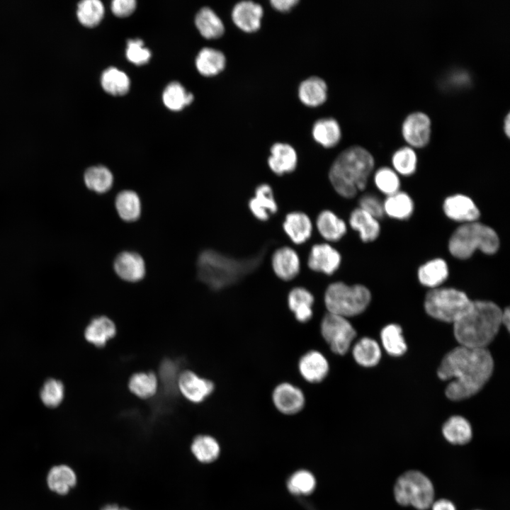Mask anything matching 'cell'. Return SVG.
Here are the masks:
<instances>
[{
	"label": "cell",
	"mask_w": 510,
	"mask_h": 510,
	"mask_svg": "<svg viewBox=\"0 0 510 510\" xmlns=\"http://www.w3.org/2000/svg\"><path fill=\"white\" fill-rule=\"evenodd\" d=\"M380 220L370 215L358 207L353 208L348 216V225L358 233L361 242L370 243L375 241L381 232Z\"/></svg>",
	"instance_id": "cb8c5ba5"
},
{
	"label": "cell",
	"mask_w": 510,
	"mask_h": 510,
	"mask_svg": "<svg viewBox=\"0 0 510 510\" xmlns=\"http://www.w3.org/2000/svg\"><path fill=\"white\" fill-rule=\"evenodd\" d=\"M115 207L119 217L124 221H136L141 215L142 204L137 193L123 190L115 196Z\"/></svg>",
	"instance_id": "e575fe53"
},
{
	"label": "cell",
	"mask_w": 510,
	"mask_h": 510,
	"mask_svg": "<svg viewBox=\"0 0 510 510\" xmlns=\"http://www.w3.org/2000/svg\"><path fill=\"white\" fill-rule=\"evenodd\" d=\"M327 84L318 76L306 79L298 88L299 98L308 106H317L323 103L327 96Z\"/></svg>",
	"instance_id": "d6a6232c"
},
{
	"label": "cell",
	"mask_w": 510,
	"mask_h": 510,
	"mask_svg": "<svg viewBox=\"0 0 510 510\" xmlns=\"http://www.w3.org/2000/svg\"><path fill=\"white\" fill-rule=\"evenodd\" d=\"M445 216L460 225L478 221L480 210L470 196L463 193H454L445 198L442 204Z\"/></svg>",
	"instance_id": "4fadbf2b"
},
{
	"label": "cell",
	"mask_w": 510,
	"mask_h": 510,
	"mask_svg": "<svg viewBox=\"0 0 510 510\" xmlns=\"http://www.w3.org/2000/svg\"><path fill=\"white\" fill-rule=\"evenodd\" d=\"M430 509L431 510H457L454 503L445 498L434 501Z\"/></svg>",
	"instance_id": "816d5d0a"
},
{
	"label": "cell",
	"mask_w": 510,
	"mask_h": 510,
	"mask_svg": "<svg viewBox=\"0 0 510 510\" xmlns=\"http://www.w3.org/2000/svg\"><path fill=\"white\" fill-rule=\"evenodd\" d=\"M264 10L252 1H242L233 8L232 18L235 25L245 32H254L261 26Z\"/></svg>",
	"instance_id": "d4e9b609"
},
{
	"label": "cell",
	"mask_w": 510,
	"mask_h": 510,
	"mask_svg": "<svg viewBox=\"0 0 510 510\" xmlns=\"http://www.w3.org/2000/svg\"><path fill=\"white\" fill-rule=\"evenodd\" d=\"M401 132L407 145L413 148H422L430 141L431 120L426 113L415 110L404 118Z\"/></svg>",
	"instance_id": "7c38bea8"
},
{
	"label": "cell",
	"mask_w": 510,
	"mask_h": 510,
	"mask_svg": "<svg viewBox=\"0 0 510 510\" xmlns=\"http://www.w3.org/2000/svg\"><path fill=\"white\" fill-rule=\"evenodd\" d=\"M287 306L295 320L302 324L310 322L314 315V295L307 288L295 286L287 295Z\"/></svg>",
	"instance_id": "ffe728a7"
},
{
	"label": "cell",
	"mask_w": 510,
	"mask_h": 510,
	"mask_svg": "<svg viewBox=\"0 0 510 510\" xmlns=\"http://www.w3.org/2000/svg\"><path fill=\"white\" fill-rule=\"evenodd\" d=\"M371 300L370 290L363 284L335 281L327 285L323 296L327 312L346 318L363 312Z\"/></svg>",
	"instance_id": "52a82bcc"
},
{
	"label": "cell",
	"mask_w": 510,
	"mask_h": 510,
	"mask_svg": "<svg viewBox=\"0 0 510 510\" xmlns=\"http://www.w3.org/2000/svg\"><path fill=\"white\" fill-rule=\"evenodd\" d=\"M374 168L373 154L362 146L353 145L341 151L335 158L328 177L338 195L352 199L366 188Z\"/></svg>",
	"instance_id": "7a4b0ae2"
},
{
	"label": "cell",
	"mask_w": 510,
	"mask_h": 510,
	"mask_svg": "<svg viewBox=\"0 0 510 510\" xmlns=\"http://www.w3.org/2000/svg\"><path fill=\"white\" fill-rule=\"evenodd\" d=\"M117 329L112 319L106 316L93 318L85 329L84 336L94 346L102 348L116 334Z\"/></svg>",
	"instance_id": "f546056e"
},
{
	"label": "cell",
	"mask_w": 510,
	"mask_h": 510,
	"mask_svg": "<svg viewBox=\"0 0 510 510\" xmlns=\"http://www.w3.org/2000/svg\"><path fill=\"white\" fill-rule=\"evenodd\" d=\"M298 0H271V4L278 11H288L298 4Z\"/></svg>",
	"instance_id": "f5cc1de1"
},
{
	"label": "cell",
	"mask_w": 510,
	"mask_h": 510,
	"mask_svg": "<svg viewBox=\"0 0 510 510\" xmlns=\"http://www.w3.org/2000/svg\"><path fill=\"white\" fill-rule=\"evenodd\" d=\"M315 227L321 237L328 242L339 241L347 232L345 221L330 210H323L318 213Z\"/></svg>",
	"instance_id": "4316f807"
},
{
	"label": "cell",
	"mask_w": 510,
	"mask_h": 510,
	"mask_svg": "<svg viewBox=\"0 0 510 510\" xmlns=\"http://www.w3.org/2000/svg\"><path fill=\"white\" fill-rule=\"evenodd\" d=\"M221 446L218 440L208 434L193 436L189 444V451L193 458L201 465L215 463L221 454Z\"/></svg>",
	"instance_id": "d6986e66"
},
{
	"label": "cell",
	"mask_w": 510,
	"mask_h": 510,
	"mask_svg": "<svg viewBox=\"0 0 510 510\" xmlns=\"http://www.w3.org/2000/svg\"><path fill=\"white\" fill-rule=\"evenodd\" d=\"M502 310L494 302L473 301L470 310L454 324V335L460 346L485 348L502 324Z\"/></svg>",
	"instance_id": "277c9868"
},
{
	"label": "cell",
	"mask_w": 510,
	"mask_h": 510,
	"mask_svg": "<svg viewBox=\"0 0 510 510\" xmlns=\"http://www.w3.org/2000/svg\"><path fill=\"white\" fill-rule=\"evenodd\" d=\"M85 187L96 193L108 192L113 186L114 177L108 168L103 165L88 167L82 176Z\"/></svg>",
	"instance_id": "4dcf8cb0"
},
{
	"label": "cell",
	"mask_w": 510,
	"mask_h": 510,
	"mask_svg": "<svg viewBox=\"0 0 510 510\" xmlns=\"http://www.w3.org/2000/svg\"><path fill=\"white\" fill-rule=\"evenodd\" d=\"M225 62L226 59L222 52L210 47L202 49L196 60L198 71L207 76L220 73L225 68Z\"/></svg>",
	"instance_id": "74e56055"
},
{
	"label": "cell",
	"mask_w": 510,
	"mask_h": 510,
	"mask_svg": "<svg viewBox=\"0 0 510 510\" xmlns=\"http://www.w3.org/2000/svg\"><path fill=\"white\" fill-rule=\"evenodd\" d=\"M186 360L183 357H165L160 362L158 370V390L149 405V421L169 414L175 407L179 397L178 379L183 370Z\"/></svg>",
	"instance_id": "8992f818"
},
{
	"label": "cell",
	"mask_w": 510,
	"mask_h": 510,
	"mask_svg": "<svg viewBox=\"0 0 510 510\" xmlns=\"http://www.w3.org/2000/svg\"><path fill=\"white\" fill-rule=\"evenodd\" d=\"M162 99L169 109L176 111L189 105L193 100V96L186 92L181 84L174 81L165 88Z\"/></svg>",
	"instance_id": "ee69618b"
},
{
	"label": "cell",
	"mask_w": 510,
	"mask_h": 510,
	"mask_svg": "<svg viewBox=\"0 0 510 510\" xmlns=\"http://www.w3.org/2000/svg\"><path fill=\"white\" fill-rule=\"evenodd\" d=\"M263 254L234 258L213 249L202 251L196 262L200 281L213 290L229 286L253 271L261 261Z\"/></svg>",
	"instance_id": "3957f363"
},
{
	"label": "cell",
	"mask_w": 510,
	"mask_h": 510,
	"mask_svg": "<svg viewBox=\"0 0 510 510\" xmlns=\"http://www.w3.org/2000/svg\"><path fill=\"white\" fill-rule=\"evenodd\" d=\"M104 6L98 0H84L79 3L76 15L81 24L94 27L102 20Z\"/></svg>",
	"instance_id": "bcb514c9"
},
{
	"label": "cell",
	"mask_w": 510,
	"mask_h": 510,
	"mask_svg": "<svg viewBox=\"0 0 510 510\" xmlns=\"http://www.w3.org/2000/svg\"><path fill=\"white\" fill-rule=\"evenodd\" d=\"M113 269L120 278L130 283L141 280L146 273L143 258L138 253L131 251H124L116 256Z\"/></svg>",
	"instance_id": "ac0fdd59"
},
{
	"label": "cell",
	"mask_w": 510,
	"mask_h": 510,
	"mask_svg": "<svg viewBox=\"0 0 510 510\" xmlns=\"http://www.w3.org/2000/svg\"><path fill=\"white\" fill-rule=\"evenodd\" d=\"M314 140L326 148L336 146L341 137L338 122L332 118H322L315 122L312 128Z\"/></svg>",
	"instance_id": "836d02e7"
},
{
	"label": "cell",
	"mask_w": 510,
	"mask_h": 510,
	"mask_svg": "<svg viewBox=\"0 0 510 510\" xmlns=\"http://www.w3.org/2000/svg\"><path fill=\"white\" fill-rule=\"evenodd\" d=\"M195 23L200 34L207 39L218 38L225 31L221 19L208 7H204L198 11Z\"/></svg>",
	"instance_id": "f35d334b"
},
{
	"label": "cell",
	"mask_w": 510,
	"mask_h": 510,
	"mask_svg": "<svg viewBox=\"0 0 510 510\" xmlns=\"http://www.w3.org/2000/svg\"><path fill=\"white\" fill-rule=\"evenodd\" d=\"M392 168L400 176H412L416 171L418 157L415 149L404 145L400 147L391 157Z\"/></svg>",
	"instance_id": "ab89813d"
},
{
	"label": "cell",
	"mask_w": 510,
	"mask_h": 510,
	"mask_svg": "<svg viewBox=\"0 0 510 510\" xmlns=\"http://www.w3.org/2000/svg\"><path fill=\"white\" fill-rule=\"evenodd\" d=\"M101 85L107 93L113 96H122L129 91L130 81L125 72L115 67H110L102 74Z\"/></svg>",
	"instance_id": "b9f144b4"
},
{
	"label": "cell",
	"mask_w": 510,
	"mask_h": 510,
	"mask_svg": "<svg viewBox=\"0 0 510 510\" xmlns=\"http://www.w3.org/2000/svg\"><path fill=\"white\" fill-rule=\"evenodd\" d=\"M128 388L141 399H152L157 392L158 378L151 371L135 373L130 378Z\"/></svg>",
	"instance_id": "8d00e7d4"
},
{
	"label": "cell",
	"mask_w": 510,
	"mask_h": 510,
	"mask_svg": "<svg viewBox=\"0 0 510 510\" xmlns=\"http://www.w3.org/2000/svg\"><path fill=\"white\" fill-rule=\"evenodd\" d=\"M99 510H132L128 506H123L114 502H109L102 505Z\"/></svg>",
	"instance_id": "db71d44e"
},
{
	"label": "cell",
	"mask_w": 510,
	"mask_h": 510,
	"mask_svg": "<svg viewBox=\"0 0 510 510\" xmlns=\"http://www.w3.org/2000/svg\"><path fill=\"white\" fill-rule=\"evenodd\" d=\"M396 502L402 506L427 510L435 501V489L431 480L422 472L409 470L396 480L393 487Z\"/></svg>",
	"instance_id": "ba28073f"
},
{
	"label": "cell",
	"mask_w": 510,
	"mask_h": 510,
	"mask_svg": "<svg viewBox=\"0 0 510 510\" xmlns=\"http://www.w3.org/2000/svg\"><path fill=\"white\" fill-rule=\"evenodd\" d=\"M271 264L276 276L283 281L295 279L300 271L299 255L288 246H282L274 250L271 257Z\"/></svg>",
	"instance_id": "e0dca14e"
},
{
	"label": "cell",
	"mask_w": 510,
	"mask_h": 510,
	"mask_svg": "<svg viewBox=\"0 0 510 510\" xmlns=\"http://www.w3.org/2000/svg\"><path fill=\"white\" fill-rule=\"evenodd\" d=\"M46 481L48 488L52 492L64 496L76 486L78 477L72 467L61 464L50 468Z\"/></svg>",
	"instance_id": "83f0119b"
},
{
	"label": "cell",
	"mask_w": 510,
	"mask_h": 510,
	"mask_svg": "<svg viewBox=\"0 0 510 510\" xmlns=\"http://www.w3.org/2000/svg\"><path fill=\"white\" fill-rule=\"evenodd\" d=\"M282 227L290 241L298 245L306 242L311 237L313 230L310 217L302 211L287 213Z\"/></svg>",
	"instance_id": "603a6c76"
},
{
	"label": "cell",
	"mask_w": 510,
	"mask_h": 510,
	"mask_svg": "<svg viewBox=\"0 0 510 510\" xmlns=\"http://www.w3.org/2000/svg\"><path fill=\"white\" fill-rule=\"evenodd\" d=\"M472 302L463 291L439 287L426 293L424 308L432 317L454 324L470 310Z\"/></svg>",
	"instance_id": "9c48e42d"
},
{
	"label": "cell",
	"mask_w": 510,
	"mask_h": 510,
	"mask_svg": "<svg viewBox=\"0 0 510 510\" xmlns=\"http://www.w3.org/2000/svg\"><path fill=\"white\" fill-rule=\"evenodd\" d=\"M301 378L310 384L322 382L330 373V363L320 351L310 349L302 354L297 364Z\"/></svg>",
	"instance_id": "5bb4252c"
},
{
	"label": "cell",
	"mask_w": 510,
	"mask_h": 510,
	"mask_svg": "<svg viewBox=\"0 0 510 510\" xmlns=\"http://www.w3.org/2000/svg\"><path fill=\"white\" fill-rule=\"evenodd\" d=\"M352 356L359 366L369 368L378 363L380 358V349L378 344L368 337L357 341L351 348Z\"/></svg>",
	"instance_id": "d590c367"
},
{
	"label": "cell",
	"mask_w": 510,
	"mask_h": 510,
	"mask_svg": "<svg viewBox=\"0 0 510 510\" xmlns=\"http://www.w3.org/2000/svg\"><path fill=\"white\" fill-rule=\"evenodd\" d=\"M504 324L506 329L509 330L510 327V310L509 307H506L504 311H502V324Z\"/></svg>",
	"instance_id": "11a10c76"
},
{
	"label": "cell",
	"mask_w": 510,
	"mask_h": 510,
	"mask_svg": "<svg viewBox=\"0 0 510 510\" xmlns=\"http://www.w3.org/2000/svg\"><path fill=\"white\" fill-rule=\"evenodd\" d=\"M271 398L275 409L288 416L300 413L306 404V396L303 390L288 381L278 383L271 392Z\"/></svg>",
	"instance_id": "8fae6325"
},
{
	"label": "cell",
	"mask_w": 510,
	"mask_h": 510,
	"mask_svg": "<svg viewBox=\"0 0 510 510\" xmlns=\"http://www.w3.org/2000/svg\"><path fill=\"white\" fill-rule=\"evenodd\" d=\"M126 57L132 63L136 65H142L148 62L151 57V52L144 47L142 40H129L127 43Z\"/></svg>",
	"instance_id": "c3c4849f"
},
{
	"label": "cell",
	"mask_w": 510,
	"mask_h": 510,
	"mask_svg": "<svg viewBox=\"0 0 510 510\" xmlns=\"http://www.w3.org/2000/svg\"><path fill=\"white\" fill-rule=\"evenodd\" d=\"M372 175L375 188L385 197L401 190L400 176L392 167L380 166Z\"/></svg>",
	"instance_id": "60d3db41"
},
{
	"label": "cell",
	"mask_w": 510,
	"mask_h": 510,
	"mask_svg": "<svg viewBox=\"0 0 510 510\" xmlns=\"http://www.w3.org/2000/svg\"><path fill=\"white\" fill-rule=\"evenodd\" d=\"M414 208V202L411 196L402 190L386 196L383 200L384 214L393 220H409L412 216Z\"/></svg>",
	"instance_id": "f1b7e54d"
},
{
	"label": "cell",
	"mask_w": 510,
	"mask_h": 510,
	"mask_svg": "<svg viewBox=\"0 0 510 510\" xmlns=\"http://www.w3.org/2000/svg\"><path fill=\"white\" fill-rule=\"evenodd\" d=\"M319 333L331 352L344 356L351 349L356 332L348 318L326 312L319 322Z\"/></svg>",
	"instance_id": "30bf717a"
},
{
	"label": "cell",
	"mask_w": 510,
	"mask_h": 510,
	"mask_svg": "<svg viewBox=\"0 0 510 510\" xmlns=\"http://www.w3.org/2000/svg\"><path fill=\"white\" fill-rule=\"evenodd\" d=\"M178 388L179 393L188 401L200 404L213 393L215 384L191 370H183L178 376Z\"/></svg>",
	"instance_id": "9a60e30c"
},
{
	"label": "cell",
	"mask_w": 510,
	"mask_h": 510,
	"mask_svg": "<svg viewBox=\"0 0 510 510\" xmlns=\"http://www.w3.org/2000/svg\"><path fill=\"white\" fill-rule=\"evenodd\" d=\"M503 128L504 133L507 137L510 135V114L507 113L506 115L504 118Z\"/></svg>",
	"instance_id": "9f6ffc18"
},
{
	"label": "cell",
	"mask_w": 510,
	"mask_h": 510,
	"mask_svg": "<svg viewBox=\"0 0 510 510\" xmlns=\"http://www.w3.org/2000/svg\"><path fill=\"white\" fill-rule=\"evenodd\" d=\"M248 208L256 220L268 221L271 215L276 214L278 211V204L271 186L266 183L257 185L254 196L248 201Z\"/></svg>",
	"instance_id": "44dd1931"
},
{
	"label": "cell",
	"mask_w": 510,
	"mask_h": 510,
	"mask_svg": "<svg viewBox=\"0 0 510 510\" xmlns=\"http://www.w3.org/2000/svg\"><path fill=\"white\" fill-rule=\"evenodd\" d=\"M317 485L314 475L307 470L294 472L286 482L289 492L296 497H304L313 492Z\"/></svg>",
	"instance_id": "7bdbcfd3"
},
{
	"label": "cell",
	"mask_w": 510,
	"mask_h": 510,
	"mask_svg": "<svg viewBox=\"0 0 510 510\" xmlns=\"http://www.w3.org/2000/svg\"><path fill=\"white\" fill-rule=\"evenodd\" d=\"M64 392V385L60 381L50 379L44 383L40 390V399L47 407H55L62 402Z\"/></svg>",
	"instance_id": "7dc6e473"
},
{
	"label": "cell",
	"mask_w": 510,
	"mask_h": 510,
	"mask_svg": "<svg viewBox=\"0 0 510 510\" xmlns=\"http://www.w3.org/2000/svg\"><path fill=\"white\" fill-rule=\"evenodd\" d=\"M494 362L487 348L460 346L443 358L437 373L440 379H453L446 389V397L461 400L478 392L492 375Z\"/></svg>",
	"instance_id": "6da1fadb"
},
{
	"label": "cell",
	"mask_w": 510,
	"mask_h": 510,
	"mask_svg": "<svg viewBox=\"0 0 510 510\" xmlns=\"http://www.w3.org/2000/svg\"><path fill=\"white\" fill-rule=\"evenodd\" d=\"M448 264L441 257L426 261L417 269V278L419 283L430 289L441 287L448 279Z\"/></svg>",
	"instance_id": "484cf974"
},
{
	"label": "cell",
	"mask_w": 510,
	"mask_h": 510,
	"mask_svg": "<svg viewBox=\"0 0 510 510\" xmlns=\"http://www.w3.org/2000/svg\"><path fill=\"white\" fill-rule=\"evenodd\" d=\"M112 12L118 17L130 16L136 8L135 0H115L111 3Z\"/></svg>",
	"instance_id": "f907efd6"
},
{
	"label": "cell",
	"mask_w": 510,
	"mask_h": 510,
	"mask_svg": "<svg viewBox=\"0 0 510 510\" xmlns=\"http://www.w3.org/2000/svg\"><path fill=\"white\" fill-rule=\"evenodd\" d=\"M475 510H480V509H475Z\"/></svg>",
	"instance_id": "6f0895ef"
},
{
	"label": "cell",
	"mask_w": 510,
	"mask_h": 510,
	"mask_svg": "<svg viewBox=\"0 0 510 510\" xmlns=\"http://www.w3.org/2000/svg\"><path fill=\"white\" fill-rule=\"evenodd\" d=\"M270 170L277 176L293 172L298 164L295 149L289 144L276 142L270 148V156L267 159Z\"/></svg>",
	"instance_id": "7402d4cb"
},
{
	"label": "cell",
	"mask_w": 510,
	"mask_h": 510,
	"mask_svg": "<svg viewBox=\"0 0 510 510\" xmlns=\"http://www.w3.org/2000/svg\"><path fill=\"white\" fill-rule=\"evenodd\" d=\"M340 252L327 242L313 244L308 254L307 265L312 271L333 275L340 267Z\"/></svg>",
	"instance_id": "2e32d148"
},
{
	"label": "cell",
	"mask_w": 510,
	"mask_h": 510,
	"mask_svg": "<svg viewBox=\"0 0 510 510\" xmlns=\"http://www.w3.org/2000/svg\"><path fill=\"white\" fill-rule=\"evenodd\" d=\"M500 244L497 231L478 220L459 225L448 239V250L453 257L467 260L477 251L494 255L499 251Z\"/></svg>",
	"instance_id": "5b68a950"
},
{
	"label": "cell",
	"mask_w": 510,
	"mask_h": 510,
	"mask_svg": "<svg viewBox=\"0 0 510 510\" xmlns=\"http://www.w3.org/2000/svg\"><path fill=\"white\" fill-rule=\"evenodd\" d=\"M442 434L448 443L457 446L468 443L472 437L470 422L461 416L450 417L442 426Z\"/></svg>",
	"instance_id": "1f68e13d"
},
{
	"label": "cell",
	"mask_w": 510,
	"mask_h": 510,
	"mask_svg": "<svg viewBox=\"0 0 510 510\" xmlns=\"http://www.w3.org/2000/svg\"><path fill=\"white\" fill-rule=\"evenodd\" d=\"M381 339L384 348L391 356H401L407 350L401 327L397 324H392L384 327L381 332Z\"/></svg>",
	"instance_id": "f6af8a7d"
},
{
	"label": "cell",
	"mask_w": 510,
	"mask_h": 510,
	"mask_svg": "<svg viewBox=\"0 0 510 510\" xmlns=\"http://www.w3.org/2000/svg\"><path fill=\"white\" fill-rule=\"evenodd\" d=\"M358 208L378 220L385 216L383 200L373 193L362 194L358 198Z\"/></svg>",
	"instance_id": "681fc988"
}]
</instances>
